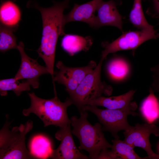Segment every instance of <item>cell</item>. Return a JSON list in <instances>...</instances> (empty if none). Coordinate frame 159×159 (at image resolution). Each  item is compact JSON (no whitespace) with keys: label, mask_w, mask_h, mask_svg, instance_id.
Segmentation results:
<instances>
[{"label":"cell","mask_w":159,"mask_h":159,"mask_svg":"<svg viewBox=\"0 0 159 159\" xmlns=\"http://www.w3.org/2000/svg\"><path fill=\"white\" fill-rule=\"evenodd\" d=\"M92 44V39L90 36L65 34L62 39L61 46L65 52L72 56L82 51L88 50Z\"/></svg>","instance_id":"cell-16"},{"label":"cell","mask_w":159,"mask_h":159,"mask_svg":"<svg viewBox=\"0 0 159 159\" xmlns=\"http://www.w3.org/2000/svg\"><path fill=\"white\" fill-rule=\"evenodd\" d=\"M129 65L124 59L116 57L110 60L107 65L108 72L112 78L117 80L126 78L129 74Z\"/></svg>","instance_id":"cell-18"},{"label":"cell","mask_w":159,"mask_h":159,"mask_svg":"<svg viewBox=\"0 0 159 159\" xmlns=\"http://www.w3.org/2000/svg\"><path fill=\"white\" fill-rule=\"evenodd\" d=\"M151 89L153 90L159 92V77L153 75Z\"/></svg>","instance_id":"cell-24"},{"label":"cell","mask_w":159,"mask_h":159,"mask_svg":"<svg viewBox=\"0 0 159 159\" xmlns=\"http://www.w3.org/2000/svg\"><path fill=\"white\" fill-rule=\"evenodd\" d=\"M31 153L39 159L48 158L52 149L51 143L47 138L42 135L36 136L32 140Z\"/></svg>","instance_id":"cell-22"},{"label":"cell","mask_w":159,"mask_h":159,"mask_svg":"<svg viewBox=\"0 0 159 159\" xmlns=\"http://www.w3.org/2000/svg\"><path fill=\"white\" fill-rule=\"evenodd\" d=\"M12 29L0 25V51L4 53L12 49H17L16 38Z\"/></svg>","instance_id":"cell-23"},{"label":"cell","mask_w":159,"mask_h":159,"mask_svg":"<svg viewBox=\"0 0 159 159\" xmlns=\"http://www.w3.org/2000/svg\"><path fill=\"white\" fill-rule=\"evenodd\" d=\"M135 92L136 90H131L119 96L108 97L101 96L89 101L85 105L101 106L110 109L128 110L135 112L137 105L135 102L132 101Z\"/></svg>","instance_id":"cell-13"},{"label":"cell","mask_w":159,"mask_h":159,"mask_svg":"<svg viewBox=\"0 0 159 159\" xmlns=\"http://www.w3.org/2000/svg\"><path fill=\"white\" fill-rule=\"evenodd\" d=\"M70 0L61 2L53 1L52 6L41 7L37 3L29 1L28 6H32L41 13L42 22V31L41 44L37 50L39 57L44 61L49 74L54 76V67L56 45L59 36L65 34L63 24L64 10L69 7Z\"/></svg>","instance_id":"cell-1"},{"label":"cell","mask_w":159,"mask_h":159,"mask_svg":"<svg viewBox=\"0 0 159 159\" xmlns=\"http://www.w3.org/2000/svg\"><path fill=\"white\" fill-rule=\"evenodd\" d=\"M103 0H92L87 3L78 4H74L71 11L64 15L63 24L64 26L68 22L80 21L86 23L94 28L96 16L95 12L100 3Z\"/></svg>","instance_id":"cell-14"},{"label":"cell","mask_w":159,"mask_h":159,"mask_svg":"<svg viewBox=\"0 0 159 159\" xmlns=\"http://www.w3.org/2000/svg\"><path fill=\"white\" fill-rule=\"evenodd\" d=\"M21 16L20 8L13 1L6 0L1 1L0 6L1 25L15 31L19 26Z\"/></svg>","instance_id":"cell-15"},{"label":"cell","mask_w":159,"mask_h":159,"mask_svg":"<svg viewBox=\"0 0 159 159\" xmlns=\"http://www.w3.org/2000/svg\"><path fill=\"white\" fill-rule=\"evenodd\" d=\"M131 23L140 30H153V26L146 20L143 10L141 0H134L133 6L129 14Z\"/></svg>","instance_id":"cell-20"},{"label":"cell","mask_w":159,"mask_h":159,"mask_svg":"<svg viewBox=\"0 0 159 159\" xmlns=\"http://www.w3.org/2000/svg\"><path fill=\"white\" fill-rule=\"evenodd\" d=\"M28 94L31 105L29 108L23 110V115L27 116L34 114L42 121L44 127L54 125L61 127L71 124L67 113V107L73 104L69 97L62 102L57 97L56 92L54 97L48 99L40 98L34 92Z\"/></svg>","instance_id":"cell-2"},{"label":"cell","mask_w":159,"mask_h":159,"mask_svg":"<svg viewBox=\"0 0 159 159\" xmlns=\"http://www.w3.org/2000/svg\"><path fill=\"white\" fill-rule=\"evenodd\" d=\"M96 66V63L92 61L84 67H69L59 61L56 64L59 70L54 72L53 81L64 85L65 90L69 95L75 90L85 77Z\"/></svg>","instance_id":"cell-9"},{"label":"cell","mask_w":159,"mask_h":159,"mask_svg":"<svg viewBox=\"0 0 159 159\" xmlns=\"http://www.w3.org/2000/svg\"><path fill=\"white\" fill-rule=\"evenodd\" d=\"M155 14L159 19V0H152Z\"/></svg>","instance_id":"cell-25"},{"label":"cell","mask_w":159,"mask_h":159,"mask_svg":"<svg viewBox=\"0 0 159 159\" xmlns=\"http://www.w3.org/2000/svg\"><path fill=\"white\" fill-rule=\"evenodd\" d=\"M159 38V33L155 29L125 32L112 42L102 43L104 49L101 58L104 59L108 54L119 51L134 50L145 42Z\"/></svg>","instance_id":"cell-7"},{"label":"cell","mask_w":159,"mask_h":159,"mask_svg":"<svg viewBox=\"0 0 159 159\" xmlns=\"http://www.w3.org/2000/svg\"><path fill=\"white\" fill-rule=\"evenodd\" d=\"M150 70L153 73V75L159 77V63L157 65L151 68Z\"/></svg>","instance_id":"cell-26"},{"label":"cell","mask_w":159,"mask_h":159,"mask_svg":"<svg viewBox=\"0 0 159 159\" xmlns=\"http://www.w3.org/2000/svg\"><path fill=\"white\" fill-rule=\"evenodd\" d=\"M81 110L89 111L95 114L101 124L102 131L110 132L115 139H119L118 135L119 131L127 130L132 127L128 122V116L139 115L137 113L129 110L102 109L89 105L82 106L79 111Z\"/></svg>","instance_id":"cell-6"},{"label":"cell","mask_w":159,"mask_h":159,"mask_svg":"<svg viewBox=\"0 0 159 159\" xmlns=\"http://www.w3.org/2000/svg\"><path fill=\"white\" fill-rule=\"evenodd\" d=\"M30 86L26 81L20 82L14 77L1 80H0V94L2 96H5L8 91L12 90L18 96L22 92L29 90Z\"/></svg>","instance_id":"cell-21"},{"label":"cell","mask_w":159,"mask_h":159,"mask_svg":"<svg viewBox=\"0 0 159 159\" xmlns=\"http://www.w3.org/2000/svg\"><path fill=\"white\" fill-rule=\"evenodd\" d=\"M112 147L111 150L115 157L119 159H145L146 157L142 158L135 152L134 148L126 142L119 139L112 140Z\"/></svg>","instance_id":"cell-19"},{"label":"cell","mask_w":159,"mask_h":159,"mask_svg":"<svg viewBox=\"0 0 159 159\" xmlns=\"http://www.w3.org/2000/svg\"><path fill=\"white\" fill-rule=\"evenodd\" d=\"M124 140L134 148L139 147L147 153V159H159V154L155 153L152 149L149 137L152 134L159 136V127L153 123H137L123 132Z\"/></svg>","instance_id":"cell-8"},{"label":"cell","mask_w":159,"mask_h":159,"mask_svg":"<svg viewBox=\"0 0 159 159\" xmlns=\"http://www.w3.org/2000/svg\"><path fill=\"white\" fill-rule=\"evenodd\" d=\"M104 59L101 58L95 67L90 72L77 87L69 94V98L79 110L88 102L104 94L110 95L112 87L101 80V70Z\"/></svg>","instance_id":"cell-5"},{"label":"cell","mask_w":159,"mask_h":159,"mask_svg":"<svg viewBox=\"0 0 159 159\" xmlns=\"http://www.w3.org/2000/svg\"><path fill=\"white\" fill-rule=\"evenodd\" d=\"M115 0L105 1L102 0L99 4L96 11L95 28L105 26H115L120 30L122 28V17L119 13Z\"/></svg>","instance_id":"cell-12"},{"label":"cell","mask_w":159,"mask_h":159,"mask_svg":"<svg viewBox=\"0 0 159 159\" xmlns=\"http://www.w3.org/2000/svg\"><path fill=\"white\" fill-rule=\"evenodd\" d=\"M24 48V43L20 42L17 49L20 54L21 63L14 77L18 80L26 79L33 88H38L39 77L49 73L46 67L40 65L37 60L29 57L25 52Z\"/></svg>","instance_id":"cell-10"},{"label":"cell","mask_w":159,"mask_h":159,"mask_svg":"<svg viewBox=\"0 0 159 159\" xmlns=\"http://www.w3.org/2000/svg\"><path fill=\"white\" fill-rule=\"evenodd\" d=\"M80 117L73 116L71 118V125L73 127L72 134L78 139L80 150H84L89 154V158H97L102 151L111 148L112 145L106 139L102 132V125L97 122L94 125L87 120L88 114L86 111H79Z\"/></svg>","instance_id":"cell-3"},{"label":"cell","mask_w":159,"mask_h":159,"mask_svg":"<svg viewBox=\"0 0 159 159\" xmlns=\"http://www.w3.org/2000/svg\"><path fill=\"white\" fill-rule=\"evenodd\" d=\"M71 124L60 127L55 137L61 141L55 149L52 150L49 158L53 159H87V155L82 154L76 147L72 136Z\"/></svg>","instance_id":"cell-11"},{"label":"cell","mask_w":159,"mask_h":159,"mask_svg":"<svg viewBox=\"0 0 159 159\" xmlns=\"http://www.w3.org/2000/svg\"><path fill=\"white\" fill-rule=\"evenodd\" d=\"M6 117L0 131V159H39L27 150L25 144L26 136L33 127L32 121L29 120L10 130L9 115H6Z\"/></svg>","instance_id":"cell-4"},{"label":"cell","mask_w":159,"mask_h":159,"mask_svg":"<svg viewBox=\"0 0 159 159\" xmlns=\"http://www.w3.org/2000/svg\"><path fill=\"white\" fill-rule=\"evenodd\" d=\"M151 88L150 94L143 101L140 111L145 119L149 123L159 118V103Z\"/></svg>","instance_id":"cell-17"}]
</instances>
